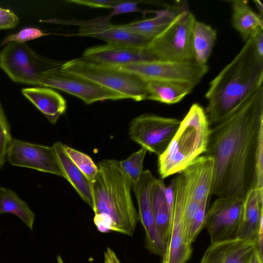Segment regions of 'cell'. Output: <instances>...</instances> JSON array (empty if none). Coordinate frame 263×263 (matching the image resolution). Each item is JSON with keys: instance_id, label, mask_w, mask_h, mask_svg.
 Returning a JSON list of instances; mask_svg holds the SVG:
<instances>
[{"instance_id": "6da1fadb", "label": "cell", "mask_w": 263, "mask_h": 263, "mask_svg": "<svg viewBox=\"0 0 263 263\" xmlns=\"http://www.w3.org/2000/svg\"><path fill=\"white\" fill-rule=\"evenodd\" d=\"M263 133V86L210 129L205 155L213 161L211 195L245 198L254 189L255 159Z\"/></svg>"}, {"instance_id": "7a4b0ae2", "label": "cell", "mask_w": 263, "mask_h": 263, "mask_svg": "<svg viewBox=\"0 0 263 263\" xmlns=\"http://www.w3.org/2000/svg\"><path fill=\"white\" fill-rule=\"evenodd\" d=\"M263 58L257 54L252 36L240 51L210 82L205 93V111L215 125L249 96L263 86Z\"/></svg>"}, {"instance_id": "3957f363", "label": "cell", "mask_w": 263, "mask_h": 263, "mask_svg": "<svg viewBox=\"0 0 263 263\" xmlns=\"http://www.w3.org/2000/svg\"><path fill=\"white\" fill-rule=\"evenodd\" d=\"M98 173L91 182L95 214L107 215L112 231L132 236L139 220L132 196V183L119 161L106 159L98 165Z\"/></svg>"}, {"instance_id": "277c9868", "label": "cell", "mask_w": 263, "mask_h": 263, "mask_svg": "<svg viewBox=\"0 0 263 263\" xmlns=\"http://www.w3.org/2000/svg\"><path fill=\"white\" fill-rule=\"evenodd\" d=\"M210 132L204 109L198 103L190 108L166 149L158 156L162 179L179 174L205 153Z\"/></svg>"}, {"instance_id": "5b68a950", "label": "cell", "mask_w": 263, "mask_h": 263, "mask_svg": "<svg viewBox=\"0 0 263 263\" xmlns=\"http://www.w3.org/2000/svg\"><path fill=\"white\" fill-rule=\"evenodd\" d=\"M196 21L188 9H180L171 23L146 45L157 60L194 61L193 28Z\"/></svg>"}, {"instance_id": "8992f818", "label": "cell", "mask_w": 263, "mask_h": 263, "mask_svg": "<svg viewBox=\"0 0 263 263\" xmlns=\"http://www.w3.org/2000/svg\"><path fill=\"white\" fill-rule=\"evenodd\" d=\"M61 69L121 93L127 99L136 101L147 99L145 82L134 75L114 69L107 65L82 57L63 62Z\"/></svg>"}, {"instance_id": "52a82bcc", "label": "cell", "mask_w": 263, "mask_h": 263, "mask_svg": "<svg viewBox=\"0 0 263 263\" xmlns=\"http://www.w3.org/2000/svg\"><path fill=\"white\" fill-rule=\"evenodd\" d=\"M107 66L134 75L145 82H176L196 85L209 70L207 64L199 65L194 61L175 62L155 60L120 66Z\"/></svg>"}, {"instance_id": "ba28073f", "label": "cell", "mask_w": 263, "mask_h": 263, "mask_svg": "<svg viewBox=\"0 0 263 263\" xmlns=\"http://www.w3.org/2000/svg\"><path fill=\"white\" fill-rule=\"evenodd\" d=\"M244 198L233 195L218 197L206 212V228L211 245L238 239Z\"/></svg>"}, {"instance_id": "9c48e42d", "label": "cell", "mask_w": 263, "mask_h": 263, "mask_svg": "<svg viewBox=\"0 0 263 263\" xmlns=\"http://www.w3.org/2000/svg\"><path fill=\"white\" fill-rule=\"evenodd\" d=\"M63 63L43 73L40 77L38 86L64 91L78 97L87 104L97 101L127 99L121 93L63 71L61 69Z\"/></svg>"}, {"instance_id": "30bf717a", "label": "cell", "mask_w": 263, "mask_h": 263, "mask_svg": "<svg viewBox=\"0 0 263 263\" xmlns=\"http://www.w3.org/2000/svg\"><path fill=\"white\" fill-rule=\"evenodd\" d=\"M180 123L176 118L144 114L131 121L129 136L147 151L159 156L167 147Z\"/></svg>"}, {"instance_id": "8fae6325", "label": "cell", "mask_w": 263, "mask_h": 263, "mask_svg": "<svg viewBox=\"0 0 263 263\" xmlns=\"http://www.w3.org/2000/svg\"><path fill=\"white\" fill-rule=\"evenodd\" d=\"M109 15L90 20H63L52 18L40 20V22L76 25L79 27V32L72 35L93 37L102 40L108 44L135 46H146L149 40L130 31L122 29L119 25H112Z\"/></svg>"}, {"instance_id": "7c38bea8", "label": "cell", "mask_w": 263, "mask_h": 263, "mask_svg": "<svg viewBox=\"0 0 263 263\" xmlns=\"http://www.w3.org/2000/svg\"><path fill=\"white\" fill-rule=\"evenodd\" d=\"M6 158L13 166L32 168L64 177L53 146L13 139L8 149Z\"/></svg>"}, {"instance_id": "4fadbf2b", "label": "cell", "mask_w": 263, "mask_h": 263, "mask_svg": "<svg viewBox=\"0 0 263 263\" xmlns=\"http://www.w3.org/2000/svg\"><path fill=\"white\" fill-rule=\"evenodd\" d=\"M156 179L149 171H143L138 181L132 186L138 205L139 220L145 232L146 247L151 252L162 257L167 246L157 231L152 209V191Z\"/></svg>"}, {"instance_id": "5bb4252c", "label": "cell", "mask_w": 263, "mask_h": 263, "mask_svg": "<svg viewBox=\"0 0 263 263\" xmlns=\"http://www.w3.org/2000/svg\"><path fill=\"white\" fill-rule=\"evenodd\" d=\"M175 204L171 236L161 263H186L190 257L192 248L185 238L183 215L185 204V182L180 173L174 179Z\"/></svg>"}, {"instance_id": "9a60e30c", "label": "cell", "mask_w": 263, "mask_h": 263, "mask_svg": "<svg viewBox=\"0 0 263 263\" xmlns=\"http://www.w3.org/2000/svg\"><path fill=\"white\" fill-rule=\"evenodd\" d=\"M83 58L98 63L110 66L157 60L146 46H135L106 43L86 49Z\"/></svg>"}, {"instance_id": "2e32d148", "label": "cell", "mask_w": 263, "mask_h": 263, "mask_svg": "<svg viewBox=\"0 0 263 263\" xmlns=\"http://www.w3.org/2000/svg\"><path fill=\"white\" fill-rule=\"evenodd\" d=\"M39 56L26 43L10 42L0 52V68L12 81L24 84Z\"/></svg>"}, {"instance_id": "e0dca14e", "label": "cell", "mask_w": 263, "mask_h": 263, "mask_svg": "<svg viewBox=\"0 0 263 263\" xmlns=\"http://www.w3.org/2000/svg\"><path fill=\"white\" fill-rule=\"evenodd\" d=\"M21 92L52 124H55L66 111V100L51 88L41 86L24 88Z\"/></svg>"}, {"instance_id": "ac0fdd59", "label": "cell", "mask_w": 263, "mask_h": 263, "mask_svg": "<svg viewBox=\"0 0 263 263\" xmlns=\"http://www.w3.org/2000/svg\"><path fill=\"white\" fill-rule=\"evenodd\" d=\"M263 226V191L250 190L244 200L238 239L256 237Z\"/></svg>"}, {"instance_id": "d6986e66", "label": "cell", "mask_w": 263, "mask_h": 263, "mask_svg": "<svg viewBox=\"0 0 263 263\" xmlns=\"http://www.w3.org/2000/svg\"><path fill=\"white\" fill-rule=\"evenodd\" d=\"M56 152L65 178L73 186L82 199L91 208L93 198L91 182L75 165L67 154L64 144L57 142L52 145Z\"/></svg>"}, {"instance_id": "ffe728a7", "label": "cell", "mask_w": 263, "mask_h": 263, "mask_svg": "<svg viewBox=\"0 0 263 263\" xmlns=\"http://www.w3.org/2000/svg\"><path fill=\"white\" fill-rule=\"evenodd\" d=\"M166 185L162 179H156L152 191V201L155 225L162 239L167 246L171 236L174 212L168 207Z\"/></svg>"}, {"instance_id": "44dd1931", "label": "cell", "mask_w": 263, "mask_h": 263, "mask_svg": "<svg viewBox=\"0 0 263 263\" xmlns=\"http://www.w3.org/2000/svg\"><path fill=\"white\" fill-rule=\"evenodd\" d=\"M145 83L147 92L146 100L166 104L180 102L197 86L192 83L176 82L151 81Z\"/></svg>"}, {"instance_id": "7402d4cb", "label": "cell", "mask_w": 263, "mask_h": 263, "mask_svg": "<svg viewBox=\"0 0 263 263\" xmlns=\"http://www.w3.org/2000/svg\"><path fill=\"white\" fill-rule=\"evenodd\" d=\"M232 22L234 28L246 41L259 30H263L262 16L255 12L248 1L232 2Z\"/></svg>"}, {"instance_id": "603a6c76", "label": "cell", "mask_w": 263, "mask_h": 263, "mask_svg": "<svg viewBox=\"0 0 263 263\" xmlns=\"http://www.w3.org/2000/svg\"><path fill=\"white\" fill-rule=\"evenodd\" d=\"M179 10L166 9L157 11L152 18L119 25L120 28L150 41L160 33L172 21Z\"/></svg>"}, {"instance_id": "cb8c5ba5", "label": "cell", "mask_w": 263, "mask_h": 263, "mask_svg": "<svg viewBox=\"0 0 263 263\" xmlns=\"http://www.w3.org/2000/svg\"><path fill=\"white\" fill-rule=\"evenodd\" d=\"M217 36L216 31L210 26L196 21L193 28L194 61L206 65L211 56Z\"/></svg>"}, {"instance_id": "d4e9b609", "label": "cell", "mask_w": 263, "mask_h": 263, "mask_svg": "<svg viewBox=\"0 0 263 263\" xmlns=\"http://www.w3.org/2000/svg\"><path fill=\"white\" fill-rule=\"evenodd\" d=\"M13 214L32 230L35 215L27 203L13 191L0 186V214Z\"/></svg>"}, {"instance_id": "484cf974", "label": "cell", "mask_w": 263, "mask_h": 263, "mask_svg": "<svg viewBox=\"0 0 263 263\" xmlns=\"http://www.w3.org/2000/svg\"><path fill=\"white\" fill-rule=\"evenodd\" d=\"M257 250L256 237L245 240L238 239L227 249L221 263H247Z\"/></svg>"}, {"instance_id": "4316f807", "label": "cell", "mask_w": 263, "mask_h": 263, "mask_svg": "<svg viewBox=\"0 0 263 263\" xmlns=\"http://www.w3.org/2000/svg\"><path fill=\"white\" fill-rule=\"evenodd\" d=\"M146 152V149L142 147L126 159L119 161L120 168L132 184L136 183L140 177L143 172V161Z\"/></svg>"}, {"instance_id": "83f0119b", "label": "cell", "mask_w": 263, "mask_h": 263, "mask_svg": "<svg viewBox=\"0 0 263 263\" xmlns=\"http://www.w3.org/2000/svg\"><path fill=\"white\" fill-rule=\"evenodd\" d=\"M64 147L70 159L91 182L98 173V166L92 159L88 155L68 146L64 145Z\"/></svg>"}, {"instance_id": "f1b7e54d", "label": "cell", "mask_w": 263, "mask_h": 263, "mask_svg": "<svg viewBox=\"0 0 263 263\" xmlns=\"http://www.w3.org/2000/svg\"><path fill=\"white\" fill-rule=\"evenodd\" d=\"M12 139L10 124L0 101V168L5 163L7 151Z\"/></svg>"}, {"instance_id": "f546056e", "label": "cell", "mask_w": 263, "mask_h": 263, "mask_svg": "<svg viewBox=\"0 0 263 263\" xmlns=\"http://www.w3.org/2000/svg\"><path fill=\"white\" fill-rule=\"evenodd\" d=\"M208 200H205L199 204L192 219L187 236V242L191 245L201 230L204 227L205 215Z\"/></svg>"}, {"instance_id": "4dcf8cb0", "label": "cell", "mask_w": 263, "mask_h": 263, "mask_svg": "<svg viewBox=\"0 0 263 263\" xmlns=\"http://www.w3.org/2000/svg\"><path fill=\"white\" fill-rule=\"evenodd\" d=\"M50 34V33L44 32L41 29L37 28H25L16 33L11 34L7 36L2 41L1 46L12 42L18 43H25L27 41L34 40Z\"/></svg>"}, {"instance_id": "1f68e13d", "label": "cell", "mask_w": 263, "mask_h": 263, "mask_svg": "<svg viewBox=\"0 0 263 263\" xmlns=\"http://www.w3.org/2000/svg\"><path fill=\"white\" fill-rule=\"evenodd\" d=\"M234 241L211 245L206 250L200 263H221L225 252Z\"/></svg>"}, {"instance_id": "d6a6232c", "label": "cell", "mask_w": 263, "mask_h": 263, "mask_svg": "<svg viewBox=\"0 0 263 263\" xmlns=\"http://www.w3.org/2000/svg\"><path fill=\"white\" fill-rule=\"evenodd\" d=\"M254 189L263 191V133L260 136L256 151Z\"/></svg>"}, {"instance_id": "836d02e7", "label": "cell", "mask_w": 263, "mask_h": 263, "mask_svg": "<svg viewBox=\"0 0 263 263\" xmlns=\"http://www.w3.org/2000/svg\"><path fill=\"white\" fill-rule=\"evenodd\" d=\"M19 21L18 17L13 12L0 7V30L14 28Z\"/></svg>"}, {"instance_id": "e575fe53", "label": "cell", "mask_w": 263, "mask_h": 263, "mask_svg": "<svg viewBox=\"0 0 263 263\" xmlns=\"http://www.w3.org/2000/svg\"><path fill=\"white\" fill-rule=\"evenodd\" d=\"M123 0H68L67 3L85 6L91 8L112 9Z\"/></svg>"}, {"instance_id": "d590c367", "label": "cell", "mask_w": 263, "mask_h": 263, "mask_svg": "<svg viewBox=\"0 0 263 263\" xmlns=\"http://www.w3.org/2000/svg\"><path fill=\"white\" fill-rule=\"evenodd\" d=\"M138 3V1L123 0L122 2L113 7L112 11L109 15L112 17L116 15L129 12H142L143 13V11L137 7Z\"/></svg>"}, {"instance_id": "8d00e7d4", "label": "cell", "mask_w": 263, "mask_h": 263, "mask_svg": "<svg viewBox=\"0 0 263 263\" xmlns=\"http://www.w3.org/2000/svg\"><path fill=\"white\" fill-rule=\"evenodd\" d=\"M93 222L97 230L102 233L112 231V223L111 218L104 214H95Z\"/></svg>"}, {"instance_id": "74e56055", "label": "cell", "mask_w": 263, "mask_h": 263, "mask_svg": "<svg viewBox=\"0 0 263 263\" xmlns=\"http://www.w3.org/2000/svg\"><path fill=\"white\" fill-rule=\"evenodd\" d=\"M252 37L257 54L263 58V30H258Z\"/></svg>"}, {"instance_id": "f35d334b", "label": "cell", "mask_w": 263, "mask_h": 263, "mask_svg": "<svg viewBox=\"0 0 263 263\" xmlns=\"http://www.w3.org/2000/svg\"><path fill=\"white\" fill-rule=\"evenodd\" d=\"M104 263H121L115 251L107 247L104 253Z\"/></svg>"}, {"instance_id": "ab89813d", "label": "cell", "mask_w": 263, "mask_h": 263, "mask_svg": "<svg viewBox=\"0 0 263 263\" xmlns=\"http://www.w3.org/2000/svg\"><path fill=\"white\" fill-rule=\"evenodd\" d=\"M263 257L261 256L257 250L247 263H262Z\"/></svg>"}, {"instance_id": "60d3db41", "label": "cell", "mask_w": 263, "mask_h": 263, "mask_svg": "<svg viewBox=\"0 0 263 263\" xmlns=\"http://www.w3.org/2000/svg\"><path fill=\"white\" fill-rule=\"evenodd\" d=\"M254 3H255L257 9L259 12V15L262 16V12H263V6L262 4L259 1H254Z\"/></svg>"}, {"instance_id": "b9f144b4", "label": "cell", "mask_w": 263, "mask_h": 263, "mask_svg": "<svg viewBox=\"0 0 263 263\" xmlns=\"http://www.w3.org/2000/svg\"><path fill=\"white\" fill-rule=\"evenodd\" d=\"M57 260L58 263H63V260L62 259L61 256L59 255L57 257Z\"/></svg>"}]
</instances>
